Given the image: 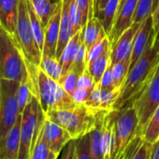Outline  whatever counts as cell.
Returning <instances> with one entry per match:
<instances>
[{
  "instance_id": "obj_42",
  "label": "cell",
  "mask_w": 159,
  "mask_h": 159,
  "mask_svg": "<svg viewBox=\"0 0 159 159\" xmlns=\"http://www.w3.org/2000/svg\"><path fill=\"white\" fill-rule=\"evenodd\" d=\"M150 159H159V139L152 143Z\"/></svg>"
},
{
  "instance_id": "obj_46",
  "label": "cell",
  "mask_w": 159,
  "mask_h": 159,
  "mask_svg": "<svg viewBox=\"0 0 159 159\" xmlns=\"http://www.w3.org/2000/svg\"><path fill=\"white\" fill-rule=\"evenodd\" d=\"M49 159H57V156L52 153V152H50V156H49Z\"/></svg>"
},
{
  "instance_id": "obj_6",
  "label": "cell",
  "mask_w": 159,
  "mask_h": 159,
  "mask_svg": "<svg viewBox=\"0 0 159 159\" xmlns=\"http://www.w3.org/2000/svg\"><path fill=\"white\" fill-rule=\"evenodd\" d=\"M13 37L21 49L25 64L39 66L42 58V52L37 43L31 27L26 0H20L19 2L18 22Z\"/></svg>"
},
{
  "instance_id": "obj_24",
  "label": "cell",
  "mask_w": 159,
  "mask_h": 159,
  "mask_svg": "<svg viewBox=\"0 0 159 159\" xmlns=\"http://www.w3.org/2000/svg\"><path fill=\"white\" fill-rule=\"evenodd\" d=\"M27 2V10H28V14L30 18V23H31V27L35 36V39L37 40V43L39 47V49L43 50V45H44V37H45V27L42 25L39 17L36 13L34 7L31 3L30 0H26Z\"/></svg>"
},
{
  "instance_id": "obj_39",
  "label": "cell",
  "mask_w": 159,
  "mask_h": 159,
  "mask_svg": "<svg viewBox=\"0 0 159 159\" xmlns=\"http://www.w3.org/2000/svg\"><path fill=\"white\" fill-rule=\"evenodd\" d=\"M60 159H77L76 139H70L61 152Z\"/></svg>"
},
{
  "instance_id": "obj_8",
  "label": "cell",
  "mask_w": 159,
  "mask_h": 159,
  "mask_svg": "<svg viewBox=\"0 0 159 159\" xmlns=\"http://www.w3.org/2000/svg\"><path fill=\"white\" fill-rule=\"evenodd\" d=\"M139 125L137 111L132 105L121 111H115L114 145L112 159H119L131 141L136 138Z\"/></svg>"
},
{
  "instance_id": "obj_37",
  "label": "cell",
  "mask_w": 159,
  "mask_h": 159,
  "mask_svg": "<svg viewBox=\"0 0 159 159\" xmlns=\"http://www.w3.org/2000/svg\"><path fill=\"white\" fill-rule=\"evenodd\" d=\"M94 2H95V0H76L77 6L82 15L83 29L86 26L90 11L94 9Z\"/></svg>"
},
{
  "instance_id": "obj_30",
  "label": "cell",
  "mask_w": 159,
  "mask_h": 159,
  "mask_svg": "<svg viewBox=\"0 0 159 159\" xmlns=\"http://www.w3.org/2000/svg\"><path fill=\"white\" fill-rule=\"evenodd\" d=\"M86 69H87V49L83 39V41L79 46L78 52L75 55L72 67L70 70H73L74 72L81 76Z\"/></svg>"
},
{
  "instance_id": "obj_36",
  "label": "cell",
  "mask_w": 159,
  "mask_h": 159,
  "mask_svg": "<svg viewBox=\"0 0 159 159\" xmlns=\"http://www.w3.org/2000/svg\"><path fill=\"white\" fill-rule=\"evenodd\" d=\"M98 88L104 91H112L115 89H118L114 85V81H113V76H112V68L111 65L110 63L109 66L107 67L106 71L104 72L100 82L97 84Z\"/></svg>"
},
{
  "instance_id": "obj_5",
  "label": "cell",
  "mask_w": 159,
  "mask_h": 159,
  "mask_svg": "<svg viewBox=\"0 0 159 159\" xmlns=\"http://www.w3.org/2000/svg\"><path fill=\"white\" fill-rule=\"evenodd\" d=\"M38 96L44 113L55 110H67L74 108L77 103L67 94L58 82L51 79L41 68H38Z\"/></svg>"
},
{
  "instance_id": "obj_2",
  "label": "cell",
  "mask_w": 159,
  "mask_h": 159,
  "mask_svg": "<svg viewBox=\"0 0 159 159\" xmlns=\"http://www.w3.org/2000/svg\"><path fill=\"white\" fill-rule=\"evenodd\" d=\"M110 111H98L85 104H78L67 110L50 111L45 116L66 129L73 139H77L91 133Z\"/></svg>"
},
{
  "instance_id": "obj_44",
  "label": "cell",
  "mask_w": 159,
  "mask_h": 159,
  "mask_svg": "<svg viewBox=\"0 0 159 159\" xmlns=\"http://www.w3.org/2000/svg\"><path fill=\"white\" fill-rule=\"evenodd\" d=\"M130 158V152L129 150L126 148V150L125 151V152L123 153V155L119 158V159H129Z\"/></svg>"
},
{
  "instance_id": "obj_48",
  "label": "cell",
  "mask_w": 159,
  "mask_h": 159,
  "mask_svg": "<svg viewBox=\"0 0 159 159\" xmlns=\"http://www.w3.org/2000/svg\"><path fill=\"white\" fill-rule=\"evenodd\" d=\"M125 1V0H120V4H119V6H121V5H122V4H123Z\"/></svg>"
},
{
  "instance_id": "obj_22",
  "label": "cell",
  "mask_w": 159,
  "mask_h": 159,
  "mask_svg": "<svg viewBox=\"0 0 159 159\" xmlns=\"http://www.w3.org/2000/svg\"><path fill=\"white\" fill-rule=\"evenodd\" d=\"M111 63V49L106 52L103 55L99 56L98 58L89 62L87 64V70L94 79L96 84H98L106 71L107 67Z\"/></svg>"
},
{
  "instance_id": "obj_26",
  "label": "cell",
  "mask_w": 159,
  "mask_h": 159,
  "mask_svg": "<svg viewBox=\"0 0 159 159\" xmlns=\"http://www.w3.org/2000/svg\"><path fill=\"white\" fill-rule=\"evenodd\" d=\"M105 116L99 121V123L95 127V129L90 133V136H91V155H92V159H106L105 158V153H104V151H103L102 141H101L102 124H103V120H104Z\"/></svg>"
},
{
  "instance_id": "obj_13",
  "label": "cell",
  "mask_w": 159,
  "mask_h": 159,
  "mask_svg": "<svg viewBox=\"0 0 159 159\" xmlns=\"http://www.w3.org/2000/svg\"><path fill=\"white\" fill-rule=\"evenodd\" d=\"M62 12V1L58 3L52 18L45 27L44 45L42 50V55L51 56L56 58V49L59 39L60 32V20Z\"/></svg>"
},
{
  "instance_id": "obj_18",
  "label": "cell",
  "mask_w": 159,
  "mask_h": 159,
  "mask_svg": "<svg viewBox=\"0 0 159 159\" xmlns=\"http://www.w3.org/2000/svg\"><path fill=\"white\" fill-rule=\"evenodd\" d=\"M71 0H62V12L60 20V32L59 39L56 49V59L59 60L65 47L72 37V25L69 12V6Z\"/></svg>"
},
{
  "instance_id": "obj_33",
  "label": "cell",
  "mask_w": 159,
  "mask_h": 159,
  "mask_svg": "<svg viewBox=\"0 0 159 159\" xmlns=\"http://www.w3.org/2000/svg\"><path fill=\"white\" fill-rule=\"evenodd\" d=\"M77 159H92L90 133L76 139Z\"/></svg>"
},
{
  "instance_id": "obj_16",
  "label": "cell",
  "mask_w": 159,
  "mask_h": 159,
  "mask_svg": "<svg viewBox=\"0 0 159 159\" xmlns=\"http://www.w3.org/2000/svg\"><path fill=\"white\" fill-rule=\"evenodd\" d=\"M20 0H0V25L14 36L19 14Z\"/></svg>"
},
{
  "instance_id": "obj_32",
  "label": "cell",
  "mask_w": 159,
  "mask_h": 159,
  "mask_svg": "<svg viewBox=\"0 0 159 159\" xmlns=\"http://www.w3.org/2000/svg\"><path fill=\"white\" fill-rule=\"evenodd\" d=\"M152 13V0H138L134 20L135 24H141Z\"/></svg>"
},
{
  "instance_id": "obj_47",
  "label": "cell",
  "mask_w": 159,
  "mask_h": 159,
  "mask_svg": "<svg viewBox=\"0 0 159 159\" xmlns=\"http://www.w3.org/2000/svg\"><path fill=\"white\" fill-rule=\"evenodd\" d=\"M52 2H54V3H56V4H58L59 2H61V1H62V0H52Z\"/></svg>"
},
{
  "instance_id": "obj_40",
  "label": "cell",
  "mask_w": 159,
  "mask_h": 159,
  "mask_svg": "<svg viewBox=\"0 0 159 159\" xmlns=\"http://www.w3.org/2000/svg\"><path fill=\"white\" fill-rule=\"evenodd\" d=\"M152 29H153V43L152 46L159 47V4L152 13Z\"/></svg>"
},
{
  "instance_id": "obj_28",
  "label": "cell",
  "mask_w": 159,
  "mask_h": 159,
  "mask_svg": "<svg viewBox=\"0 0 159 159\" xmlns=\"http://www.w3.org/2000/svg\"><path fill=\"white\" fill-rule=\"evenodd\" d=\"M130 58H131V56H127L124 60L117 62L114 65H111L114 85L118 89H121L123 84L125 83V79H126V76L128 74L129 66H130Z\"/></svg>"
},
{
  "instance_id": "obj_19",
  "label": "cell",
  "mask_w": 159,
  "mask_h": 159,
  "mask_svg": "<svg viewBox=\"0 0 159 159\" xmlns=\"http://www.w3.org/2000/svg\"><path fill=\"white\" fill-rule=\"evenodd\" d=\"M84 42L86 46L87 52L98 42L102 40L107 34L104 30V27L101 22L95 15L88 18L86 26L83 29Z\"/></svg>"
},
{
  "instance_id": "obj_11",
  "label": "cell",
  "mask_w": 159,
  "mask_h": 159,
  "mask_svg": "<svg viewBox=\"0 0 159 159\" xmlns=\"http://www.w3.org/2000/svg\"><path fill=\"white\" fill-rule=\"evenodd\" d=\"M137 5L138 0H125L121 6H119L111 32L109 36L111 44H113L121 35L134 24L133 20Z\"/></svg>"
},
{
  "instance_id": "obj_23",
  "label": "cell",
  "mask_w": 159,
  "mask_h": 159,
  "mask_svg": "<svg viewBox=\"0 0 159 159\" xmlns=\"http://www.w3.org/2000/svg\"><path fill=\"white\" fill-rule=\"evenodd\" d=\"M151 148V143L145 141L141 136H136L127 147L130 152L129 159H150Z\"/></svg>"
},
{
  "instance_id": "obj_9",
  "label": "cell",
  "mask_w": 159,
  "mask_h": 159,
  "mask_svg": "<svg viewBox=\"0 0 159 159\" xmlns=\"http://www.w3.org/2000/svg\"><path fill=\"white\" fill-rule=\"evenodd\" d=\"M132 106L139 118L137 135L142 137L149 121L159 106V65L148 84L133 101Z\"/></svg>"
},
{
  "instance_id": "obj_15",
  "label": "cell",
  "mask_w": 159,
  "mask_h": 159,
  "mask_svg": "<svg viewBox=\"0 0 159 159\" xmlns=\"http://www.w3.org/2000/svg\"><path fill=\"white\" fill-rule=\"evenodd\" d=\"M22 114L19 115L15 125L7 134L3 143L0 145V157L3 159H18L20 149Z\"/></svg>"
},
{
  "instance_id": "obj_27",
  "label": "cell",
  "mask_w": 159,
  "mask_h": 159,
  "mask_svg": "<svg viewBox=\"0 0 159 159\" xmlns=\"http://www.w3.org/2000/svg\"><path fill=\"white\" fill-rule=\"evenodd\" d=\"M39 68H41L51 79L58 82L63 75V67L55 57L42 55Z\"/></svg>"
},
{
  "instance_id": "obj_14",
  "label": "cell",
  "mask_w": 159,
  "mask_h": 159,
  "mask_svg": "<svg viewBox=\"0 0 159 159\" xmlns=\"http://www.w3.org/2000/svg\"><path fill=\"white\" fill-rule=\"evenodd\" d=\"M152 40H153V29H152V18L151 15L144 22H142L139 29L138 30L135 36L132 52H131V58H130L129 70L135 66L138 60L142 56V54L144 53V52L146 51L148 45Z\"/></svg>"
},
{
  "instance_id": "obj_10",
  "label": "cell",
  "mask_w": 159,
  "mask_h": 159,
  "mask_svg": "<svg viewBox=\"0 0 159 159\" xmlns=\"http://www.w3.org/2000/svg\"><path fill=\"white\" fill-rule=\"evenodd\" d=\"M42 133L50 152L54 153L57 157L67 142L72 139L70 134L66 129L47 119L46 116L42 125Z\"/></svg>"
},
{
  "instance_id": "obj_21",
  "label": "cell",
  "mask_w": 159,
  "mask_h": 159,
  "mask_svg": "<svg viewBox=\"0 0 159 159\" xmlns=\"http://www.w3.org/2000/svg\"><path fill=\"white\" fill-rule=\"evenodd\" d=\"M119 4H120V0H109L106 6L100 11L94 14L101 22L108 37L111 32L115 16L119 8Z\"/></svg>"
},
{
  "instance_id": "obj_38",
  "label": "cell",
  "mask_w": 159,
  "mask_h": 159,
  "mask_svg": "<svg viewBox=\"0 0 159 159\" xmlns=\"http://www.w3.org/2000/svg\"><path fill=\"white\" fill-rule=\"evenodd\" d=\"M96 83L94 79L86 69L81 76L79 77L78 84H77V88L80 89H85V90H94L96 87Z\"/></svg>"
},
{
  "instance_id": "obj_7",
  "label": "cell",
  "mask_w": 159,
  "mask_h": 159,
  "mask_svg": "<svg viewBox=\"0 0 159 159\" xmlns=\"http://www.w3.org/2000/svg\"><path fill=\"white\" fill-rule=\"evenodd\" d=\"M19 84L17 81L0 79V145L21 114L17 98Z\"/></svg>"
},
{
  "instance_id": "obj_25",
  "label": "cell",
  "mask_w": 159,
  "mask_h": 159,
  "mask_svg": "<svg viewBox=\"0 0 159 159\" xmlns=\"http://www.w3.org/2000/svg\"><path fill=\"white\" fill-rule=\"evenodd\" d=\"M30 1L42 25L46 27L58 4L52 2V0H30Z\"/></svg>"
},
{
  "instance_id": "obj_12",
  "label": "cell",
  "mask_w": 159,
  "mask_h": 159,
  "mask_svg": "<svg viewBox=\"0 0 159 159\" xmlns=\"http://www.w3.org/2000/svg\"><path fill=\"white\" fill-rule=\"evenodd\" d=\"M141 24L134 23L128 29H126L121 35V37L113 44H111V65H114L115 63L124 60L127 56H131L134 39Z\"/></svg>"
},
{
  "instance_id": "obj_29",
  "label": "cell",
  "mask_w": 159,
  "mask_h": 159,
  "mask_svg": "<svg viewBox=\"0 0 159 159\" xmlns=\"http://www.w3.org/2000/svg\"><path fill=\"white\" fill-rule=\"evenodd\" d=\"M142 139L151 144L159 139V106L149 121L142 135Z\"/></svg>"
},
{
  "instance_id": "obj_41",
  "label": "cell",
  "mask_w": 159,
  "mask_h": 159,
  "mask_svg": "<svg viewBox=\"0 0 159 159\" xmlns=\"http://www.w3.org/2000/svg\"><path fill=\"white\" fill-rule=\"evenodd\" d=\"M92 92H93V90H85V89L76 88V90L74 91V93L72 95V98L77 103L84 104L88 100Z\"/></svg>"
},
{
  "instance_id": "obj_49",
  "label": "cell",
  "mask_w": 159,
  "mask_h": 159,
  "mask_svg": "<svg viewBox=\"0 0 159 159\" xmlns=\"http://www.w3.org/2000/svg\"><path fill=\"white\" fill-rule=\"evenodd\" d=\"M0 159H3V158H2V157H0Z\"/></svg>"
},
{
  "instance_id": "obj_4",
  "label": "cell",
  "mask_w": 159,
  "mask_h": 159,
  "mask_svg": "<svg viewBox=\"0 0 159 159\" xmlns=\"http://www.w3.org/2000/svg\"><path fill=\"white\" fill-rule=\"evenodd\" d=\"M45 120V113L39 98L33 95L22 113L20 149L18 159H30L38 134Z\"/></svg>"
},
{
  "instance_id": "obj_20",
  "label": "cell",
  "mask_w": 159,
  "mask_h": 159,
  "mask_svg": "<svg viewBox=\"0 0 159 159\" xmlns=\"http://www.w3.org/2000/svg\"><path fill=\"white\" fill-rule=\"evenodd\" d=\"M83 39H84V36H83V29H82L71 37L70 40L65 47L63 53L59 59V62L63 67V74L68 72L71 69L75 55Z\"/></svg>"
},
{
  "instance_id": "obj_3",
  "label": "cell",
  "mask_w": 159,
  "mask_h": 159,
  "mask_svg": "<svg viewBox=\"0 0 159 159\" xmlns=\"http://www.w3.org/2000/svg\"><path fill=\"white\" fill-rule=\"evenodd\" d=\"M26 71L25 57L14 37L0 25V79L21 82Z\"/></svg>"
},
{
  "instance_id": "obj_31",
  "label": "cell",
  "mask_w": 159,
  "mask_h": 159,
  "mask_svg": "<svg viewBox=\"0 0 159 159\" xmlns=\"http://www.w3.org/2000/svg\"><path fill=\"white\" fill-rule=\"evenodd\" d=\"M44 123V122H43ZM50 149L43 138L42 126L38 134L36 142L31 152L30 159H49L50 156Z\"/></svg>"
},
{
  "instance_id": "obj_35",
  "label": "cell",
  "mask_w": 159,
  "mask_h": 159,
  "mask_svg": "<svg viewBox=\"0 0 159 159\" xmlns=\"http://www.w3.org/2000/svg\"><path fill=\"white\" fill-rule=\"evenodd\" d=\"M111 47V43L109 39V37H105L102 40L95 44L88 52H87V64L99 56L103 55L106 52H108Z\"/></svg>"
},
{
  "instance_id": "obj_1",
  "label": "cell",
  "mask_w": 159,
  "mask_h": 159,
  "mask_svg": "<svg viewBox=\"0 0 159 159\" xmlns=\"http://www.w3.org/2000/svg\"><path fill=\"white\" fill-rule=\"evenodd\" d=\"M152 43L153 40L150 42L142 56L129 70L112 111H121L132 105L155 72L159 65V47L152 46Z\"/></svg>"
},
{
  "instance_id": "obj_43",
  "label": "cell",
  "mask_w": 159,
  "mask_h": 159,
  "mask_svg": "<svg viewBox=\"0 0 159 159\" xmlns=\"http://www.w3.org/2000/svg\"><path fill=\"white\" fill-rule=\"evenodd\" d=\"M109 0H95L94 2V14L100 11L108 3Z\"/></svg>"
},
{
  "instance_id": "obj_45",
  "label": "cell",
  "mask_w": 159,
  "mask_h": 159,
  "mask_svg": "<svg viewBox=\"0 0 159 159\" xmlns=\"http://www.w3.org/2000/svg\"><path fill=\"white\" fill-rule=\"evenodd\" d=\"M158 4H159V0H152V11L157 8Z\"/></svg>"
},
{
  "instance_id": "obj_17",
  "label": "cell",
  "mask_w": 159,
  "mask_h": 159,
  "mask_svg": "<svg viewBox=\"0 0 159 159\" xmlns=\"http://www.w3.org/2000/svg\"><path fill=\"white\" fill-rule=\"evenodd\" d=\"M120 91L121 89L104 91L96 85L88 100L84 104L98 111H112L113 105L120 95Z\"/></svg>"
},
{
  "instance_id": "obj_34",
  "label": "cell",
  "mask_w": 159,
  "mask_h": 159,
  "mask_svg": "<svg viewBox=\"0 0 159 159\" xmlns=\"http://www.w3.org/2000/svg\"><path fill=\"white\" fill-rule=\"evenodd\" d=\"M79 77H80L79 74H77L73 70H69L68 72H66L61 76L58 83L65 89V91L72 97L74 91L77 88Z\"/></svg>"
}]
</instances>
